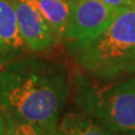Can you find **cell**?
<instances>
[{"mask_svg":"<svg viewBox=\"0 0 135 135\" xmlns=\"http://www.w3.org/2000/svg\"><path fill=\"white\" fill-rule=\"evenodd\" d=\"M71 89L60 60L25 56L0 68V106L6 120L26 123L55 135Z\"/></svg>","mask_w":135,"mask_h":135,"instance_id":"1","label":"cell"},{"mask_svg":"<svg viewBox=\"0 0 135 135\" xmlns=\"http://www.w3.org/2000/svg\"><path fill=\"white\" fill-rule=\"evenodd\" d=\"M66 49L95 81L107 83L135 75V6L122 9L98 36Z\"/></svg>","mask_w":135,"mask_h":135,"instance_id":"2","label":"cell"},{"mask_svg":"<svg viewBox=\"0 0 135 135\" xmlns=\"http://www.w3.org/2000/svg\"><path fill=\"white\" fill-rule=\"evenodd\" d=\"M71 89L77 112L109 131L135 135V75L103 84L79 70Z\"/></svg>","mask_w":135,"mask_h":135,"instance_id":"3","label":"cell"},{"mask_svg":"<svg viewBox=\"0 0 135 135\" xmlns=\"http://www.w3.org/2000/svg\"><path fill=\"white\" fill-rule=\"evenodd\" d=\"M120 10L101 0H74L71 20L63 38L66 47L98 36L113 23Z\"/></svg>","mask_w":135,"mask_h":135,"instance_id":"4","label":"cell"},{"mask_svg":"<svg viewBox=\"0 0 135 135\" xmlns=\"http://www.w3.org/2000/svg\"><path fill=\"white\" fill-rule=\"evenodd\" d=\"M23 38L31 52L41 53L55 45L59 38L37 6L36 0H11Z\"/></svg>","mask_w":135,"mask_h":135,"instance_id":"5","label":"cell"},{"mask_svg":"<svg viewBox=\"0 0 135 135\" xmlns=\"http://www.w3.org/2000/svg\"><path fill=\"white\" fill-rule=\"evenodd\" d=\"M31 51L23 38L11 0H0V68L8 65Z\"/></svg>","mask_w":135,"mask_h":135,"instance_id":"6","label":"cell"},{"mask_svg":"<svg viewBox=\"0 0 135 135\" xmlns=\"http://www.w3.org/2000/svg\"><path fill=\"white\" fill-rule=\"evenodd\" d=\"M55 135H128L109 131L91 117L79 112L66 113L60 120Z\"/></svg>","mask_w":135,"mask_h":135,"instance_id":"7","label":"cell"},{"mask_svg":"<svg viewBox=\"0 0 135 135\" xmlns=\"http://www.w3.org/2000/svg\"><path fill=\"white\" fill-rule=\"evenodd\" d=\"M36 2L59 41L63 40L72 16L74 0H36Z\"/></svg>","mask_w":135,"mask_h":135,"instance_id":"8","label":"cell"},{"mask_svg":"<svg viewBox=\"0 0 135 135\" xmlns=\"http://www.w3.org/2000/svg\"><path fill=\"white\" fill-rule=\"evenodd\" d=\"M5 135H46V134L40 132L38 129H36L34 126L29 124L6 120Z\"/></svg>","mask_w":135,"mask_h":135,"instance_id":"9","label":"cell"},{"mask_svg":"<svg viewBox=\"0 0 135 135\" xmlns=\"http://www.w3.org/2000/svg\"><path fill=\"white\" fill-rule=\"evenodd\" d=\"M101 1L112 7L118 8V9H124V8L135 6V0H101Z\"/></svg>","mask_w":135,"mask_h":135,"instance_id":"10","label":"cell"},{"mask_svg":"<svg viewBox=\"0 0 135 135\" xmlns=\"http://www.w3.org/2000/svg\"><path fill=\"white\" fill-rule=\"evenodd\" d=\"M5 133H6V122H5V117H3L1 106H0V135H5Z\"/></svg>","mask_w":135,"mask_h":135,"instance_id":"11","label":"cell"}]
</instances>
